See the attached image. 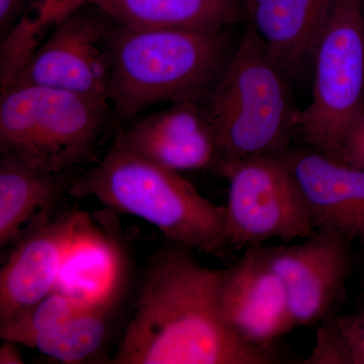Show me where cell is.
I'll return each mask as SVG.
<instances>
[{"label": "cell", "instance_id": "14", "mask_svg": "<svg viewBox=\"0 0 364 364\" xmlns=\"http://www.w3.org/2000/svg\"><path fill=\"white\" fill-rule=\"evenodd\" d=\"M246 23L287 76L314 58L336 0H242Z\"/></svg>", "mask_w": 364, "mask_h": 364}, {"label": "cell", "instance_id": "9", "mask_svg": "<svg viewBox=\"0 0 364 364\" xmlns=\"http://www.w3.org/2000/svg\"><path fill=\"white\" fill-rule=\"evenodd\" d=\"M351 245L340 235L316 231L296 245L267 246L296 327L317 324L334 313L353 265Z\"/></svg>", "mask_w": 364, "mask_h": 364}, {"label": "cell", "instance_id": "17", "mask_svg": "<svg viewBox=\"0 0 364 364\" xmlns=\"http://www.w3.org/2000/svg\"><path fill=\"white\" fill-rule=\"evenodd\" d=\"M71 172L54 173L14 155L0 154V247L16 243L65 188Z\"/></svg>", "mask_w": 364, "mask_h": 364}, {"label": "cell", "instance_id": "18", "mask_svg": "<svg viewBox=\"0 0 364 364\" xmlns=\"http://www.w3.org/2000/svg\"><path fill=\"white\" fill-rule=\"evenodd\" d=\"M124 289L82 306L64 324L36 340L32 348L62 363H85L102 350L109 338L116 308Z\"/></svg>", "mask_w": 364, "mask_h": 364}, {"label": "cell", "instance_id": "15", "mask_svg": "<svg viewBox=\"0 0 364 364\" xmlns=\"http://www.w3.org/2000/svg\"><path fill=\"white\" fill-rule=\"evenodd\" d=\"M114 237L85 215L67 250L57 289L82 305L126 289L123 254Z\"/></svg>", "mask_w": 364, "mask_h": 364}, {"label": "cell", "instance_id": "2", "mask_svg": "<svg viewBox=\"0 0 364 364\" xmlns=\"http://www.w3.org/2000/svg\"><path fill=\"white\" fill-rule=\"evenodd\" d=\"M235 48L225 33L114 25L109 38V100L126 123L154 105L200 102L214 88Z\"/></svg>", "mask_w": 364, "mask_h": 364}, {"label": "cell", "instance_id": "26", "mask_svg": "<svg viewBox=\"0 0 364 364\" xmlns=\"http://www.w3.org/2000/svg\"><path fill=\"white\" fill-rule=\"evenodd\" d=\"M361 9H363V23H364V0H361Z\"/></svg>", "mask_w": 364, "mask_h": 364}, {"label": "cell", "instance_id": "8", "mask_svg": "<svg viewBox=\"0 0 364 364\" xmlns=\"http://www.w3.org/2000/svg\"><path fill=\"white\" fill-rule=\"evenodd\" d=\"M114 25L95 4L77 7L53 26L13 85L30 83L109 100Z\"/></svg>", "mask_w": 364, "mask_h": 364}, {"label": "cell", "instance_id": "25", "mask_svg": "<svg viewBox=\"0 0 364 364\" xmlns=\"http://www.w3.org/2000/svg\"><path fill=\"white\" fill-rule=\"evenodd\" d=\"M20 345L14 342L4 341L0 348V364H23V355L18 349Z\"/></svg>", "mask_w": 364, "mask_h": 364}, {"label": "cell", "instance_id": "16", "mask_svg": "<svg viewBox=\"0 0 364 364\" xmlns=\"http://www.w3.org/2000/svg\"><path fill=\"white\" fill-rule=\"evenodd\" d=\"M117 25L221 32L246 23L242 0H86Z\"/></svg>", "mask_w": 364, "mask_h": 364}, {"label": "cell", "instance_id": "19", "mask_svg": "<svg viewBox=\"0 0 364 364\" xmlns=\"http://www.w3.org/2000/svg\"><path fill=\"white\" fill-rule=\"evenodd\" d=\"M85 306L56 289L13 320L0 325V338L32 348L36 340L57 329Z\"/></svg>", "mask_w": 364, "mask_h": 364}, {"label": "cell", "instance_id": "22", "mask_svg": "<svg viewBox=\"0 0 364 364\" xmlns=\"http://www.w3.org/2000/svg\"><path fill=\"white\" fill-rule=\"evenodd\" d=\"M86 0H36L31 7L39 23L53 28L72 11L85 4Z\"/></svg>", "mask_w": 364, "mask_h": 364}, {"label": "cell", "instance_id": "1", "mask_svg": "<svg viewBox=\"0 0 364 364\" xmlns=\"http://www.w3.org/2000/svg\"><path fill=\"white\" fill-rule=\"evenodd\" d=\"M173 244L154 256L112 363L269 364L272 349L249 343L223 317L222 269Z\"/></svg>", "mask_w": 364, "mask_h": 364}, {"label": "cell", "instance_id": "23", "mask_svg": "<svg viewBox=\"0 0 364 364\" xmlns=\"http://www.w3.org/2000/svg\"><path fill=\"white\" fill-rule=\"evenodd\" d=\"M339 162L364 170V112L345 136Z\"/></svg>", "mask_w": 364, "mask_h": 364}, {"label": "cell", "instance_id": "3", "mask_svg": "<svg viewBox=\"0 0 364 364\" xmlns=\"http://www.w3.org/2000/svg\"><path fill=\"white\" fill-rule=\"evenodd\" d=\"M68 195L93 198L112 212L140 218L193 251L217 256L229 246L225 205L208 200L181 172L114 143L102 161L71 182Z\"/></svg>", "mask_w": 364, "mask_h": 364}, {"label": "cell", "instance_id": "6", "mask_svg": "<svg viewBox=\"0 0 364 364\" xmlns=\"http://www.w3.org/2000/svg\"><path fill=\"white\" fill-rule=\"evenodd\" d=\"M313 97L298 135L340 161L345 136L364 112V23L361 0H336L315 54Z\"/></svg>", "mask_w": 364, "mask_h": 364}, {"label": "cell", "instance_id": "13", "mask_svg": "<svg viewBox=\"0 0 364 364\" xmlns=\"http://www.w3.org/2000/svg\"><path fill=\"white\" fill-rule=\"evenodd\" d=\"M284 157L305 198L315 231L340 235L364 248V170L311 147L291 148Z\"/></svg>", "mask_w": 364, "mask_h": 364}, {"label": "cell", "instance_id": "4", "mask_svg": "<svg viewBox=\"0 0 364 364\" xmlns=\"http://www.w3.org/2000/svg\"><path fill=\"white\" fill-rule=\"evenodd\" d=\"M286 72L247 25L214 88L200 100L214 129L218 169L258 156H282L298 135L301 112Z\"/></svg>", "mask_w": 364, "mask_h": 364}, {"label": "cell", "instance_id": "10", "mask_svg": "<svg viewBox=\"0 0 364 364\" xmlns=\"http://www.w3.org/2000/svg\"><path fill=\"white\" fill-rule=\"evenodd\" d=\"M220 301L229 327L256 346L273 350L275 340L296 328L286 289L263 244L247 247L235 264L222 269Z\"/></svg>", "mask_w": 364, "mask_h": 364}, {"label": "cell", "instance_id": "7", "mask_svg": "<svg viewBox=\"0 0 364 364\" xmlns=\"http://www.w3.org/2000/svg\"><path fill=\"white\" fill-rule=\"evenodd\" d=\"M228 181L226 240L233 247L291 241L315 233L305 198L282 156H258L220 167Z\"/></svg>", "mask_w": 364, "mask_h": 364}, {"label": "cell", "instance_id": "21", "mask_svg": "<svg viewBox=\"0 0 364 364\" xmlns=\"http://www.w3.org/2000/svg\"><path fill=\"white\" fill-rule=\"evenodd\" d=\"M334 323L348 364H364V306L348 315H335Z\"/></svg>", "mask_w": 364, "mask_h": 364}, {"label": "cell", "instance_id": "11", "mask_svg": "<svg viewBox=\"0 0 364 364\" xmlns=\"http://www.w3.org/2000/svg\"><path fill=\"white\" fill-rule=\"evenodd\" d=\"M86 213L45 219L16 242L0 272V325L56 291L62 265Z\"/></svg>", "mask_w": 364, "mask_h": 364}, {"label": "cell", "instance_id": "5", "mask_svg": "<svg viewBox=\"0 0 364 364\" xmlns=\"http://www.w3.org/2000/svg\"><path fill=\"white\" fill-rule=\"evenodd\" d=\"M114 119L109 100L14 83L0 98V152L54 173L90 159Z\"/></svg>", "mask_w": 364, "mask_h": 364}, {"label": "cell", "instance_id": "20", "mask_svg": "<svg viewBox=\"0 0 364 364\" xmlns=\"http://www.w3.org/2000/svg\"><path fill=\"white\" fill-rule=\"evenodd\" d=\"M48 28L28 9L4 39L0 49V90L9 87L44 41Z\"/></svg>", "mask_w": 364, "mask_h": 364}, {"label": "cell", "instance_id": "24", "mask_svg": "<svg viewBox=\"0 0 364 364\" xmlns=\"http://www.w3.org/2000/svg\"><path fill=\"white\" fill-rule=\"evenodd\" d=\"M36 0H0V38L4 37L13 30L14 26L28 9L33 6Z\"/></svg>", "mask_w": 364, "mask_h": 364}, {"label": "cell", "instance_id": "12", "mask_svg": "<svg viewBox=\"0 0 364 364\" xmlns=\"http://www.w3.org/2000/svg\"><path fill=\"white\" fill-rule=\"evenodd\" d=\"M114 144L177 172L215 167L217 163L214 129L198 100L174 102L148 114L121 129Z\"/></svg>", "mask_w": 364, "mask_h": 364}]
</instances>
